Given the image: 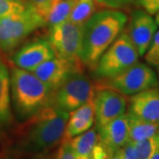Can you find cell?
I'll use <instances>...</instances> for the list:
<instances>
[{
    "mask_svg": "<svg viewBox=\"0 0 159 159\" xmlns=\"http://www.w3.org/2000/svg\"><path fill=\"white\" fill-rule=\"evenodd\" d=\"M69 113L50 104L24 120L18 129V145L28 154L44 153L62 142Z\"/></svg>",
    "mask_w": 159,
    "mask_h": 159,
    "instance_id": "cell-1",
    "label": "cell"
},
{
    "mask_svg": "<svg viewBox=\"0 0 159 159\" xmlns=\"http://www.w3.org/2000/svg\"><path fill=\"white\" fill-rule=\"evenodd\" d=\"M127 16L119 10L106 9L94 13L84 24L80 59L94 70L102 53L123 32Z\"/></svg>",
    "mask_w": 159,
    "mask_h": 159,
    "instance_id": "cell-2",
    "label": "cell"
},
{
    "mask_svg": "<svg viewBox=\"0 0 159 159\" xmlns=\"http://www.w3.org/2000/svg\"><path fill=\"white\" fill-rule=\"evenodd\" d=\"M11 97L15 113L26 120L51 104V90L32 72L12 66L10 71Z\"/></svg>",
    "mask_w": 159,
    "mask_h": 159,
    "instance_id": "cell-3",
    "label": "cell"
},
{
    "mask_svg": "<svg viewBox=\"0 0 159 159\" xmlns=\"http://www.w3.org/2000/svg\"><path fill=\"white\" fill-rule=\"evenodd\" d=\"M45 24V20L30 6L25 11L0 18V51L13 50Z\"/></svg>",
    "mask_w": 159,
    "mask_h": 159,
    "instance_id": "cell-4",
    "label": "cell"
},
{
    "mask_svg": "<svg viewBox=\"0 0 159 159\" xmlns=\"http://www.w3.org/2000/svg\"><path fill=\"white\" fill-rule=\"evenodd\" d=\"M139 53L125 31L102 53L95 67L100 80L108 79L122 73L139 61Z\"/></svg>",
    "mask_w": 159,
    "mask_h": 159,
    "instance_id": "cell-5",
    "label": "cell"
},
{
    "mask_svg": "<svg viewBox=\"0 0 159 159\" xmlns=\"http://www.w3.org/2000/svg\"><path fill=\"white\" fill-rule=\"evenodd\" d=\"M157 86L158 78L153 69L138 61L113 77L101 80L96 84V88H108L124 96H134Z\"/></svg>",
    "mask_w": 159,
    "mask_h": 159,
    "instance_id": "cell-6",
    "label": "cell"
},
{
    "mask_svg": "<svg viewBox=\"0 0 159 159\" xmlns=\"http://www.w3.org/2000/svg\"><path fill=\"white\" fill-rule=\"evenodd\" d=\"M83 31L84 25L76 24L69 20L51 26L48 41L55 55L84 66L80 59Z\"/></svg>",
    "mask_w": 159,
    "mask_h": 159,
    "instance_id": "cell-7",
    "label": "cell"
},
{
    "mask_svg": "<svg viewBox=\"0 0 159 159\" xmlns=\"http://www.w3.org/2000/svg\"><path fill=\"white\" fill-rule=\"evenodd\" d=\"M96 87L83 74L75 72L51 94V104L70 113L95 96Z\"/></svg>",
    "mask_w": 159,
    "mask_h": 159,
    "instance_id": "cell-8",
    "label": "cell"
},
{
    "mask_svg": "<svg viewBox=\"0 0 159 159\" xmlns=\"http://www.w3.org/2000/svg\"><path fill=\"white\" fill-rule=\"evenodd\" d=\"M93 102L97 130L125 114L127 107L125 96L108 88H96Z\"/></svg>",
    "mask_w": 159,
    "mask_h": 159,
    "instance_id": "cell-9",
    "label": "cell"
},
{
    "mask_svg": "<svg viewBox=\"0 0 159 159\" xmlns=\"http://www.w3.org/2000/svg\"><path fill=\"white\" fill-rule=\"evenodd\" d=\"M157 28L158 25L155 18L144 10H136L132 13L125 32L140 57L143 56L148 49Z\"/></svg>",
    "mask_w": 159,
    "mask_h": 159,
    "instance_id": "cell-10",
    "label": "cell"
},
{
    "mask_svg": "<svg viewBox=\"0 0 159 159\" xmlns=\"http://www.w3.org/2000/svg\"><path fill=\"white\" fill-rule=\"evenodd\" d=\"M75 72H83V66L55 56L40 65L32 73L53 92Z\"/></svg>",
    "mask_w": 159,
    "mask_h": 159,
    "instance_id": "cell-11",
    "label": "cell"
},
{
    "mask_svg": "<svg viewBox=\"0 0 159 159\" xmlns=\"http://www.w3.org/2000/svg\"><path fill=\"white\" fill-rule=\"evenodd\" d=\"M56 56L48 40L38 39L23 45L11 57V63L19 68L33 72L40 65Z\"/></svg>",
    "mask_w": 159,
    "mask_h": 159,
    "instance_id": "cell-12",
    "label": "cell"
},
{
    "mask_svg": "<svg viewBox=\"0 0 159 159\" xmlns=\"http://www.w3.org/2000/svg\"><path fill=\"white\" fill-rule=\"evenodd\" d=\"M98 142L104 148L108 157L129 142V125L127 114L113 119L97 130Z\"/></svg>",
    "mask_w": 159,
    "mask_h": 159,
    "instance_id": "cell-13",
    "label": "cell"
},
{
    "mask_svg": "<svg viewBox=\"0 0 159 159\" xmlns=\"http://www.w3.org/2000/svg\"><path fill=\"white\" fill-rule=\"evenodd\" d=\"M127 112L143 120L159 122L158 88H150L131 96Z\"/></svg>",
    "mask_w": 159,
    "mask_h": 159,
    "instance_id": "cell-14",
    "label": "cell"
},
{
    "mask_svg": "<svg viewBox=\"0 0 159 159\" xmlns=\"http://www.w3.org/2000/svg\"><path fill=\"white\" fill-rule=\"evenodd\" d=\"M93 98L69 113L63 140L69 141L93 126L95 123V105Z\"/></svg>",
    "mask_w": 159,
    "mask_h": 159,
    "instance_id": "cell-15",
    "label": "cell"
},
{
    "mask_svg": "<svg viewBox=\"0 0 159 159\" xmlns=\"http://www.w3.org/2000/svg\"><path fill=\"white\" fill-rule=\"evenodd\" d=\"M12 120L10 70L6 59L0 55V128L9 126L12 123Z\"/></svg>",
    "mask_w": 159,
    "mask_h": 159,
    "instance_id": "cell-16",
    "label": "cell"
},
{
    "mask_svg": "<svg viewBox=\"0 0 159 159\" xmlns=\"http://www.w3.org/2000/svg\"><path fill=\"white\" fill-rule=\"evenodd\" d=\"M129 125V142L135 143L159 132V122H150L126 112Z\"/></svg>",
    "mask_w": 159,
    "mask_h": 159,
    "instance_id": "cell-17",
    "label": "cell"
},
{
    "mask_svg": "<svg viewBox=\"0 0 159 159\" xmlns=\"http://www.w3.org/2000/svg\"><path fill=\"white\" fill-rule=\"evenodd\" d=\"M97 142V130L93 127L69 140L75 159H89L92 149Z\"/></svg>",
    "mask_w": 159,
    "mask_h": 159,
    "instance_id": "cell-18",
    "label": "cell"
},
{
    "mask_svg": "<svg viewBox=\"0 0 159 159\" xmlns=\"http://www.w3.org/2000/svg\"><path fill=\"white\" fill-rule=\"evenodd\" d=\"M77 0H53L45 21L51 26L67 20Z\"/></svg>",
    "mask_w": 159,
    "mask_h": 159,
    "instance_id": "cell-19",
    "label": "cell"
},
{
    "mask_svg": "<svg viewBox=\"0 0 159 159\" xmlns=\"http://www.w3.org/2000/svg\"><path fill=\"white\" fill-rule=\"evenodd\" d=\"M96 3V0H77L68 20L76 24L84 25L95 13Z\"/></svg>",
    "mask_w": 159,
    "mask_h": 159,
    "instance_id": "cell-20",
    "label": "cell"
},
{
    "mask_svg": "<svg viewBox=\"0 0 159 159\" xmlns=\"http://www.w3.org/2000/svg\"><path fill=\"white\" fill-rule=\"evenodd\" d=\"M132 144L137 159H149L159 148V132L147 139Z\"/></svg>",
    "mask_w": 159,
    "mask_h": 159,
    "instance_id": "cell-21",
    "label": "cell"
},
{
    "mask_svg": "<svg viewBox=\"0 0 159 159\" xmlns=\"http://www.w3.org/2000/svg\"><path fill=\"white\" fill-rule=\"evenodd\" d=\"M29 4L20 0H0V18L25 11Z\"/></svg>",
    "mask_w": 159,
    "mask_h": 159,
    "instance_id": "cell-22",
    "label": "cell"
},
{
    "mask_svg": "<svg viewBox=\"0 0 159 159\" xmlns=\"http://www.w3.org/2000/svg\"><path fill=\"white\" fill-rule=\"evenodd\" d=\"M143 56L149 66L156 67L159 66V29L156 32L150 45Z\"/></svg>",
    "mask_w": 159,
    "mask_h": 159,
    "instance_id": "cell-23",
    "label": "cell"
},
{
    "mask_svg": "<svg viewBox=\"0 0 159 159\" xmlns=\"http://www.w3.org/2000/svg\"><path fill=\"white\" fill-rule=\"evenodd\" d=\"M97 5L108 9L120 10L137 4V0H96Z\"/></svg>",
    "mask_w": 159,
    "mask_h": 159,
    "instance_id": "cell-24",
    "label": "cell"
},
{
    "mask_svg": "<svg viewBox=\"0 0 159 159\" xmlns=\"http://www.w3.org/2000/svg\"><path fill=\"white\" fill-rule=\"evenodd\" d=\"M53 0H27L29 6L33 8L40 16L46 19ZM46 22V21H45Z\"/></svg>",
    "mask_w": 159,
    "mask_h": 159,
    "instance_id": "cell-25",
    "label": "cell"
},
{
    "mask_svg": "<svg viewBox=\"0 0 159 159\" xmlns=\"http://www.w3.org/2000/svg\"><path fill=\"white\" fill-rule=\"evenodd\" d=\"M56 159H75L74 151L71 148L69 141L62 140L59 148L57 150Z\"/></svg>",
    "mask_w": 159,
    "mask_h": 159,
    "instance_id": "cell-26",
    "label": "cell"
},
{
    "mask_svg": "<svg viewBox=\"0 0 159 159\" xmlns=\"http://www.w3.org/2000/svg\"><path fill=\"white\" fill-rule=\"evenodd\" d=\"M137 4L152 16L159 11V0H137Z\"/></svg>",
    "mask_w": 159,
    "mask_h": 159,
    "instance_id": "cell-27",
    "label": "cell"
},
{
    "mask_svg": "<svg viewBox=\"0 0 159 159\" xmlns=\"http://www.w3.org/2000/svg\"><path fill=\"white\" fill-rule=\"evenodd\" d=\"M89 159H108V155L99 142H97V144L94 146Z\"/></svg>",
    "mask_w": 159,
    "mask_h": 159,
    "instance_id": "cell-28",
    "label": "cell"
},
{
    "mask_svg": "<svg viewBox=\"0 0 159 159\" xmlns=\"http://www.w3.org/2000/svg\"><path fill=\"white\" fill-rule=\"evenodd\" d=\"M120 154L122 159H137L134 145L130 142H128L123 148H120Z\"/></svg>",
    "mask_w": 159,
    "mask_h": 159,
    "instance_id": "cell-29",
    "label": "cell"
},
{
    "mask_svg": "<svg viewBox=\"0 0 159 159\" xmlns=\"http://www.w3.org/2000/svg\"><path fill=\"white\" fill-rule=\"evenodd\" d=\"M31 159H56V157H52L51 155H46L44 153L37 154V155H34V157Z\"/></svg>",
    "mask_w": 159,
    "mask_h": 159,
    "instance_id": "cell-30",
    "label": "cell"
},
{
    "mask_svg": "<svg viewBox=\"0 0 159 159\" xmlns=\"http://www.w3.org/2000/svg\"><path fill=\"white\" fill-rule=\"evenodd\" d=\"M108 159H122V157H121V154H120V149L118 150L117 152H115L114 154H112L111 156H110L108 157Z\"/></svg>",
    "mask_w": 159,
    "mask_h": 159,
    "instance_id": "cell-31",
    "label": "cell"
},
{
    "mask_svg": "<svg viewBox=\"0 0 159 159\" xmlns=\"http://www.w3.org/2000/svg\"><path fill=\"white\" fill-rule=\"evenodd\" d=\"M149 159H159V148L151 156V157Z\"/></svg>",
    "mask_w": 159,
    "mask_h": 159,
    "instance_id": "cell-32",
    "label": "cell"
},
{
    "mask_svg": "<svg viewBox=\"0 0 159 159\" xmlns=\"http://www.w3.org/2000/svg\"><path fill=\"white\" fill-rule=\"evenodd\" d=\"M156 16H155V20H156V22L157 23V25L159 26V11L155 14Z\"/></svg>",
    "mask_w": 159,
    "mask_h": 159,
    "instance_id": "cell-33",
    "label": "cell"
},
{
    "mask_svg": "<svg viewBox=\"0 0 159 159\" xmlns=\"http://www.w3.org/2000/svg\"><path fill=\"white\" fill-rule=\"evenodd\" d=\"M157 71H158V74H159V66H157Z\"/></svg>",
    "mask_w": 159,
    "mask_h": 159,
    "instance_id": "cell-34",
    "label": "cell"
},
{
    "mask_svg": "<svg viewBox=\"0 0 159 159\" xmlns=\"http://www.w3.org/2000/svg\"><path fill=\"white\" fill-rule=\"evenodd\" d=\"M20 1H24V2H27V0H20ZM28 3V2H27Z\"/></svg>",
    "mask_w": 159,
    "mask_h": 159,
    "instance_id": "cell-35",
    "label": "cell"
},
{
    "mask_svg": "<svg viewBox=\"0 0 159 159\" xmlns=\"http://www.w3.org/2000/svg\"><path fill=\"white\" fill-rule=\"evenodd\" d=\"M5 159H11V158H5Z\"/></svg>",
    "mask_w": 159,
    "mask_h": 159,
    "instance_id": "cell-36",
    "label": "cell"
},
{
    "mask_svg": "<svg viewBox=\"0 0 159 159\" xmlns=\"http://www.w3.org/2000/svg\"><path fill=\"white\" fill-rule=\"evenodd\" d=\"M0 159H1V158H0Z\"/></svg>",
    "mask_w": 159,
    "mask_h": 159,
    "instance_id": "cell-37",
    "label": "cell"
}]
</instances>
